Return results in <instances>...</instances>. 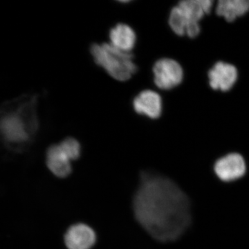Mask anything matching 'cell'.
<instances>
[{
	"label": "cell",
	"mask_w": 249,
	"mask_h": 249,
	"mask_svg": "<svg viewBox=\"0 0 249 249\" xmlns=\"http://www.w3.org/2000/svg\"><path fill=\"white\" fill-rule=\"evenodd\" d=\"M212 0H183L174 6L170 13L172 31L179 36L195 38L200 34L199 22L209 14L213 6Z\"/></svg>",
	"instance_id": "3"
},
{
	"label": "cell",
	"mask_w": 249,
	"mask_h": 249,
	"mask_svg": "<svg viewBox=\"0 0 249 249\" xmlns=\"http://www.w3.org/2000/svg\"><path fill=\"white\" fill-rule=\"evenodd\" d=\"M152 71L155 85L160 89H172L182 83V67L174 59H160L154 65Z\"/></svg>",
	"instance_id": "5"
},
{
	"label": "cell",
	"mask_w": 249,
	"mask_h": 249,
	"mask_svg": "<svg viewBox=\"0 0 249 249\" xmlns=\"http://www.w3.org/2000/svg\"><path fill=\"white\" fill-rule=\"evenodd\" d=\"M59 145L71 160L79 158L81 147L79 142L76 139L71 137L67 138L62 141Z\"/></svg>",
	"instance_id": "13"
},
{
	"label": "cell",
	"mask_w": 249,
	"mask_h": 249,
	"mask_svg": "<svg viewBox=\"0 0 249 249\" xmlns=\"http://www.w3.org/2000/svg\"><path fill=\"white\" fill-rule=\"evenodd\" d=\"M209 85L216 91H228L232 89L238 78V71L232 64L216 62L208 73Z\"/></svg>",
	"instance_id": "7"
},
{
	"label": "cell",
	"mask_w": 249,
	"mask_h": 249,
	"mask_svg": "<svg viewBox=\"0 0 249 249\" xmlns=\"http://www.w3.org/2000/svg\"><path fill=\"white\" fill-rule=\"evenodd\" d=\"M111 45L123 52H131L135 46L137 36L133 29L125 24H116L109 32Z\"/></svg>",
	"instance_id": "11"
},
{
	"label": "cell",
	"mask_w": 249,
	"mask_h": 249,
	"mask_svg": "<svg viewBox=\"0 0 249 249\" xmlns=\"http://www.w3.org/2000/svg\"><path fill=\"white\" fill-rule=\"evenodd\" d=\"M94 231L85 224H76L67 230L65 242L68 249H90L96 242Z\"/></svg>",
	"instance_id": "9"
},
{
	"label": "cell",
	"mask_w": 249,
	"mask_h": 249,
	"mask_svg": "<svg viewBox=\"0 0 249 249\" xmlns=\"http://www.w3.org/2000/svg\"><path fill=\"white\" fill-rule=\"evenodd\" d=\"M133 210L137 222L160 242L178 240L191 222L186 193L169 178L151 172L141 174Z\"/></svg>",
	"instance_id": "1"
},
{
	"label": "cell",
	"mask_w": 249,
	"mask_h": 249,
	"mask_svg": "<svg viewBox=\"0 0 249 249\" xmlns=\"http://www.w3.org/2000/svg\"><path fill=\"white\" fill-rule=\"evenodd\" d=\"M214 171L223 181H235L242 178L247 171L245 159L238 153L229 154L215 162Z\"/></svg>",
	"instance_id": "6"
},
{
	"label": "cell",
	"mask_w": 249,
	"mask_h": 249,
	"mask_svg": "<svg viewBox=\"0 0 249 249\" xmlns=\"http://www.w3.org/2000/svg\"><path fill=\"white\" fill-rule=\"evenodd\" d=\"M133 107L137 114L152 119H158L163 108L161 97L155 91L143 90L134 98Z\"/></svg>",
	"instance_id": "8"
},
{
	"label": "cell",
	"mask_w": 249,
	"mask_h": 249,
	"mask_svg": "<svg viewBox=\"0 0 249 249\" xmlns=\"http://www.w3.org/2000/svg\"><path fill=\"white\" fill-rule=\"evenodd\" d=\"M249 12V0H220L216 6L217 16L232 22Z\"/></svg>",
	"instance_id": "12"
},
{
	"label": "cell",
	"mask_w": 249,
	"mask_h": 249,
	"mask_svg": "<svg viewBox=\"0 0 249 249\" xmlns=\"http://www.w3.org/2000/svg\"><path fill=\"white\" fill-rule=\"evenodd\" d=\"M90 52L93 60L109 76L119 81H126L137 73L138 68L131 52H123L111 44H93Z\"/></svg>",
	"instance_id": "4"
},
{
	"label": "cell",
	"mask_w": 249,
	"mask_h": 249,
	"mask_svg": "<svg viewBox=\"0 0 249 249\" xmlns=\"http://www.w3.org/2000/svg\"><path fill=\"white\" fill-rule=\"evenodd\" d=\"M71 160L60 145H52L47 152V165L55 176L67 178L71 173Z\"/></svg>",
	"instance_id": "10"
},
{
	"label": "cell",
	"mask_w": 249,
	"mask_h": 249,
	"mask_svg": "<svg viewBox=\"0 0 249 249\" xmlns=\"http://www.w3.org/2000/svg\"><path fill=\"white\" fill-rule=\"evenodd\" d=\"M37 95L21 96L1 108V137L6 146L22 150L34 141L39 129Z\"/></svg>",
	"instance_id": "2"
}]
</instances>
